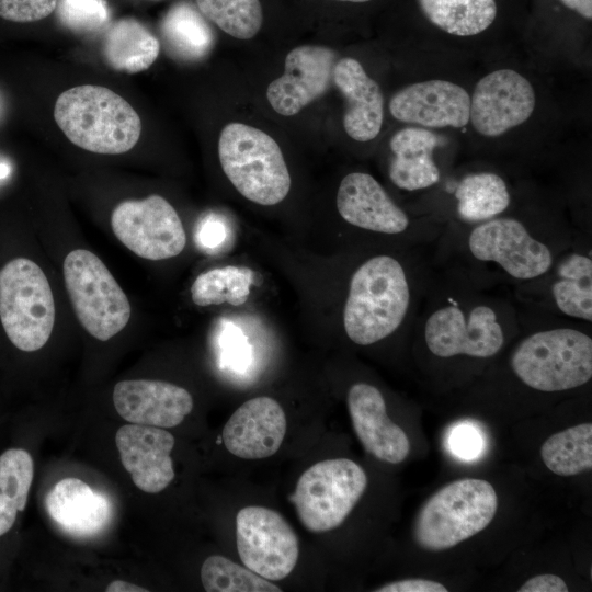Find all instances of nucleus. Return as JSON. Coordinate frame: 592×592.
<instances>
[{"label":"nucleus","mask_w":592,"mask_h":592,"mask_svg":"<svg viewBox=\"0 0 592 592\" xmlns=\"http://www.w3.org/2000/svg\"><path fill=\"white\" fill-rule=\"evenodd\" d=\"M411 304L412 286L403 264L391 255H375L351 276L344 331L358 345L379 342L400 328Z\"/></svg>","instance_id":"1"},{"label":"nucleus","mask_w":592,"mask_h":592,"mask_svg":"<svg viewBox=\"0 0 592 592\" xmlns=\"http://www.w3.org/2000/svg\"><path fill=\"white\" fill-rule=\"evenodd\" d=\"M509 308L478 294H449L430 306L423 319V339L437 357L494 356L505 342L506 326L513 325Z\"/></svg>","instance_id":"2"},{"label":"nucleus","mask_w":592,"mask_h":592,"mask_svg":"<svg viewBox=\"0 0 592 592\" xmlns=\"http://www.w3.org/2000/svg\"><path fill=\"white\" fill-rule=\"evenodd\" d=\"M54 117L72 144L95 153H124L141 134V121L134 107L100 86L83 84L64 91L55 103Z\"/></svg>","instance_id":"3"},{"label":"nucleus","mask_w":592,"mask_h":592,"mask_svg":"<svg viewBox=\"0 0 592 592\" xmlns=\"http://www.w3.org/2000/svg\"><path fill=\"white\" fill-rule=\"evenodd\" d=\"M510 365L514 375L532 389H573L592 377V339L574 327L536 330L517 343Z\"/></svg>","instance_id":"4"},{"label":"nucleus","mask_w":592,"mask_h":592,"mask_svg":"<svg viewBox=\"0 0 592 592\" xmlns=\"http://www.w3.org/2000/svg\"><path fill=\"white\" fill-rule=\"evenodd\" d=\"M218 157L224 173L247 200L271 206L291 189V175L278 144L259 128L229 123L220 132Z\"/></svg>","instance_id":"5"},{"label":"nucleus","mask_w":592,"mask_h":592,"mask_svg":"<svg viewBox=\"0 0 592 592\" xmlns=\"http://www.w3.org/2000/svg\"><path fill=\"white\" fill-rule=\"evenodd\" d=\"M497 509L498 497L490 482L473 478L453 481L421 508L414 540L429 551L449 549L485 530Z\"/></svg>","instance_id":"6"},{"label":"nucleus","mask_w":592,"mask_h":592,"mask_svg":"<svg viewBox=\"0 0 592 592\" xmlns=\"http://www.w3.org/2000/svg\"><path fill=\"white\" fill-rule=\"evenodd\" d=\"M0 319L21 351H37L48 341L55 301L46 275L34 261L16 258L0 270Z\"/></svg>","instance_id":"7"},{"label":"nucleus","mask_w":592,"mask_h":592,"mask_svg":"<svg viewBox=\"0 0 592 592\" xmlns=\"http://www.w3.org/2000/svg\"><path fill=\"white\" fill-rule=\"evenodd\" d=\"M64 277L76 316L92 337L106 341L125 328L130 318L127 296L94 253L71 251Z\"/></svg>","instance_id":"8"},{"label":"nucleus","mask_w":592,"mask_h":592,"mask_svg":"<svg viewBox=\"0 0 592 592\" xmlns=\"http://www.w3.org/2000/svg\"><path fill=\"white\" fill-rule=\"evenodd\" d=\"M466 247L476 261L492 263L505 276L522 282L544 277L559 255L543 235L508 216L474 225L467 235Z\"/></svg>","instance_id":"9"},{"label":"nucleus","mask_w":592,"mask_h":592,"mask_svg":"<svg viewBox=\"0 0 592 592\" xmlns=\"http://www.w3.org/2000/svg\"><path fill=\"white\" fill-rule=\"evenodd\" d=\"M367 486L364 469L348 458L314 464L299 477L292 501L301 524L321 533L339 527Z\"/></svg>","instance_id":"10"},{"label":"nucleus","mask_w":592,"mask_h":592,"mask_svg":"<svg viewBox=\"0 0 592 592\" xmlns=\"http://www.w3.org/2000/svg\"><path fill=\"white\" fill-rule=\"evenodd\" d=\"M111 226L125 247L147 260L177 257L186 244L185 230L177 210L156 194L119 203L112 213Z\"/></svg>","instance_id":"11"},{"label":"nucleus","mask_w":592,"mask_h":592,"mask_svg":"<svg viewBox=\"0 0 592 592\" xmlns=\"http://www.w3.org/2000/svg\"><path fill=\"white\" fill-rule=\"evenodd\" d=\"M236 543L244 567L267 580L286 578L298 560L296 533L269 508L246 506L237 513Z\"/></svg>","instance_id":"12"},{"label":"nucleus","mask_w":592,"mask_h":592,"mask_svg":"<svg viewBox=\"0 0 592 592\" xmlns=\"http://www.w3.org/2000/svg\"><path fill=\"white\" fill-rule=\"evenodd\" d=\"M534 109L531 82L512 69H499L477 82L469 121L480 135L498 137L526 122Z\"/></svg>","instance_id":"13"},{"label":"nucleus","mask_w":592,"mask_h":592,"mask_svg":"<svg viewBox=\"0 0 592 592\" xmlns=\"http://www.w3.org/2000/svg\"><path fill=\"white\" fill-rule=\"evenodd\" d=\"M335 53L325 46L303 45L285 58L284 73L272 81L266 98L273 110L293 116L321 96L330 87Z\"/></svg>","instance_id":"14"},{"label":"nucleus","mask_w":592,"mask_h":592,"mask_svg":"<svg viewBox=\"0 0 592 592\" xmlns=\"http://www.w3.org/2000/svg\"><path fill=\"white\" fill-rule=\"evenodd\" d=\"M469 109L468 92L446 80L409 84L396 92L389 101V112L397 121L431 128L466 126Z\"/></svg>","instance_id":"15"},{"label":"nucleus","mask_w":592,"mask_h":592,"mask_svg":"<svg viewBox=\"0 0 592 592\" xmlns=\"http://www.w3.org/2000/svg\"><path fill=\"white\" fill-rule=\"evenodd\" d=\"M115 442L121 462L138 489L158 493L171 483L174 469L170 454L174 437L170 432L129 423L117 430Z\"/></svg>","instance_id":"16"},{"label":"nucleus","mask_w":592,"mask_h":592,"mask_svg":"<svg viewBox=\"0 0 592 592\" xmlns=\"http://www.w3.org/2000/svg\"><path fill=\"white\" fill-rule=\"evenodd\" d=\"M117 413L129 423L162 429L179 425L193 409L191 394L162 380L129 379L113 390Z\"/></svg>","instance_id":"17"},{"label":"nucleus","mask_w":592,"mask_h":592,"mask_svg":"<svg viewBox=\"0 0 592 592\" xmlns=\"http://www.w3.org/2000/svg\"><path fill=\"white\" fill-rule=\"evenodd\" d=\"M286 433V417L281 405L262 396L243 402L228 419L223 430L225 447L244 459L274 455Z\"/></svg>","instance_id":"18"},{"label":"nucleus","mask_w":592,"mask_h":592,"mask_svg":"<svg viewBox=\"0 0 592 592\" xmlns=\"http://www.w3.org/2000/svg\"><path fill=\"white\" fill-rule=\"evenodd\" d=\"M340 216L357 228L384 235H401L410 218L371 174L352 172L340 182L337 193Z\"/></svg>","instance_id":"19"},{"label":"nucleus","mask_w":592,"mask_h":592,"mask_svg":"<svg viewBox=\"0 0 592 592\" xmlns=\"http://www.w3.org/2000/svg\"><path fill=\"white\" fill-rule=\"evenodd\" d=\"M346 401L353 429L364 448L379 460L403 462L410 442L405 431L388 418L382 392L373 385L357 383L350 387Z\"/></svg>","instance_id":"20"},{"label":"nucleus","mask_w":592,"mask_h":592,"mask_svg":"<svg viewBox=\"0 0 592 592\" xmlns=\"http://www.w3.org/2000/svg\"><path fill=\"white\" fill-rule=\"evenodd\" d=\"M50 519L67 534L91 538L110 524L113 506L102 492L78 478H64L55 483L45 500Z\"/></svg>","instance_id":"21"},{"label":"nucleus","mask_w":592,"mask_h":592,"mask_svg":"<svg viewBox=\"0 0 592 592\" xmlns=\"http://www.w3.org/2000/svg\"><path fill=\"white\" fill-rule=\"evenodd\" d=\"M332 81L345 100V133L356 141L374 139L379 134L384 119V96L377 82L351 57L335 62Z\"/></svg>","instance_id":"22"},{"label":"nucleus","mask_w":592,"mask_h":592,"mask_svg":"<svg viewBox=\"0 0 592 592\" xmlns=\"http://www.w3.org/2000/svg\"><path fill=\"white\" fill-rule=\"evenodd\" d=\"M440 137L428 128L406 127L395 133L389 146L394 153L388 168L390 181L405 191L428 189L440 180L433 149Z\"/></svg>","instance_id":"23"},{"label":"nucleus","mask_w":592,"mask_h":592,"mask_svg":"<svg viewBox=\"0 0 592 592\" xmlns=\"http://www.w3.org/2000/svg\"><path fill=\"white\" fill-rule=\"evenodd\" d=\"M548 276V300L558 314L592 321L591 251L576 249L558 255Z\"/></svg>","instance_id":"24"},{"label":"nucleus","mask_w":592,"mask_h":592,"mask_svg":"<svg viewBox=\"0 0 592 592\" xmlns=\"http://www.w3.org/2000/svg\"><path fill=\"white\" fill-rule=\"evenodd\" d=\"M102 53L114 70L136 73L156 61L160 43L139 21L125 18L114 22L106 31Z\"/></svg>","instance_id":"25"},{"label":"nucleus","mask_w":592,"mask_h":592,"mask_svg":"<svg viewBox=\"0 0 592 592\" xmlns=\"http://www.w3.org/2000/svg\"><path fill=\"white\" fill-rule=\"evenodd\" d=\"M454 195L457 216L474 225L501 216L511 203L506 182L488 171L465 175L456 185Z\"/></svg>","instance_id":"26"},{"label":"nucleus","mask_w":592,"mask_h":592,"mask_svg":"<svg viewBox=\"0 0 592 592\" xmlns=\"http://www.w3.org/2000/svg\"><path fill=\"white\" fill-rule=\"evenodd\" d=\"M161 32L172 55L184 60L205 57L214 45V33L203 15L186 2L173 5L161 24Z\"/></svg>","instance_id":"27"},{"label":"nucleus","mask_w":592,"mask_h":592,"mask_svg":"<svg viewBox=\"0 0 592 592\" xmlns=\"http://www.w3.org/2000/svg\"><path fill=\"white\" fill-rule=\"evenodd\" d=\"M423 15L435 26L456 36H473L487 30L497 16L496 0H418Z\"/></svg>","instance_id":"28"},{"label":"nucleus","mask_w":592,"mask_h":592,"mask_svg":"<svg viewBox=\"0 0 592 592\" xmlns=\"http://www.w3.org/2000/svg\"><path fill=\"white\" fill-rule=\"evenodd\" d=\"M34 475L33 459L22 448L7 449L0 456V536L13 526L18 512H22Z\"/></svg>","instance_id":"29"},{"label":"nucleus","mask_w":592,"mask_h":592,"mask_svg":"<svg viewBox=\"0 0 592 592\" xmlns=\"http://www.w3.org/2000/svg\"><path fill=\"white\" fill-rule=\"evenodd\" d=\"M540 455L546 467L559 476H573L592 468V424L581 423L545 441Z\"/></svg>","instance_id":"30"},{"label":"nucleus","mask_w":592,"mask_h":592,"mask_svg":"<svg viewBox=\"0 0 592 592\" xmlns=\"http://www.w3.org/2000/svg\"><path fill=\"white\" fill-rule=\"evenodd\" d=\"M254 272L247 266L227 265L201 273L191 286V297L197 306L243 305L250 295Z\"/></svg>","instance_id":"31"},{"label":"nucleus","mask_w":592,"mask_h":592,"mask_svg":"<svg viewBox=\"0 0 592 592\" xmlns=\"http://www.w3.org/2000/svg\"><path fill=\"white\" fill-rule=\"evenodd\" d=\"M201 581L207 592H281L282 590L247 567L214 555L202 565Z\"/></svg>","instance_id":"32"},{"label":"nucleus","mask_w":592,"mask_h":592,"mask_svg":"<svg viewBox=\"0 0 592 592\" xmlns=\"http://www.w3.org/2000/svg\"><path fill=\"white\" fill-rule=\"evenodd\" d=\"M198 10L227 34L252 38L262 26V7L259 0H195Z\"/></svg>","instance_id":"33"},{"label":"nucleus","mask_w":592,"mask_h":592,"mask_svg":"<svg viewBox=\"0 0 592 592\" xmlns=\"http://www.w3.org/2000/svg\"><path fill=\"white\" fill-rule=\"evenodd\" d=\"M58 15L68 29L92 33L106 25L110 10L105 0H60Z\"/></svg>","instance_id":"34"},{"label":"nucleus","mask_w":592,"mask_h":592,"mask_svg":"<svg viewBox=\"0 0 592 592\" xmlns=\"http://www.w3.org/2000/svg\"><path fill=\"white\" fill-rule=\"evenodd\" d=\"M446 442L451 453L463 460L480 457L486 444L482 431L470 421L454 424L448 431Z\"/></svg>","instance_id":"35"},{"label":"nucleus","mask_w":592,"mask_h":592,"mask_svg":"<svg viewBox=\"0 0 592 592\" xmlns=\"http://www.w3.org/2000/svg\"><path fill=\"white\" fill-rule=\"evenodd\" d=\"M57 8V0H0V16L7 21L27 23L43 20Z\"/></svg>","instance_id":"36"},{"label":"nucleus","mask_w":592,"mask_h":592,"mask_svg":"<svg viewBox=\"0 0 592 592\" xmlns=\"http://www.w3.org/2000/svg\"><path fill=\"white\" fill-rule=\"evenodd\" d=\"M377 592H446L447 589L428 579H406L395 581L376 589Z\"/></svg>","instance_id":"37"},{"label":"nucleus","mask_w":592,"mask_h":592,"mask_svg":"<svg viewBox=\"0 0 592 592\" xmlns=\"http://www.w3.org/2000/svg\"><path fill=\"white\" fill-rule=\"evenodd\" d=\"M226 228L215 216H207L198 226L197 242L205 248H214L225 238Z\"/></svg>","instance_id":"38"},{"label":"nucleus","mask_w":592,"mask_h":592,"mask_svg":"<svg viewBox=\"0 0 592 592\" xmlns=\"http://www.w3.org/2000/svg\"><path fill=\"white\" fill-rule=\"evenodd\" d=\"M566 582L555 574H539L528 579L519 592H567Z\"/></svg>","instance_id":"39"},{"label":"nucleus","mask_w":592,"mask_h":592,"mask_svg":"<svg viewBox=\"0 0 592 592\" xmlns=\"http://www.w3.org/2000/svg\"><path fill=\"white\" fill-rule=\"evenodd\" d=\"M567 8L576 11L587 20L592 19V0H560Z\"/></svg>","instance_id":"40"},{"label":"nucleus","mask_w":592,"mask_h":592,"mask_svg":"<svg viewBox=\"0 0 592 592\" xmlns=\"http://www.w3.org/2000/svg\"><path fill=\"white\" fill-rule=\"evenodd\" d=\"M106 592H148L149 590L138 587L124 580H114L106 589Z\"/></svg>","instance_id":"41"},{"label":"nucleus","mask_w":592,"mask_h":592,"mask_svg":"<svg viewBox=\"0 0 592 592\" xmlns=\"http://www.w3.org/2000/svg\"><path fill=\"white\" fill-rule=\"evenodd\" d=\"M11 168L8 163L0 162V180L7 178L10 174Z\"/></svg>","instance_id":"42"},{"label":"nucleus","mask_w":592,"mask_h":592,"mask_svg":"<svg viewBox=\"0 0 592 592\" xmlns=\"http://www.w3.org/2000/svg\"><path fill=\"white\" fill-rule=\"evenodd\" d=\"M338 1H346V2L360 3V2H367V1H371V0H338Z\"/></svg>","instance_id":"43"}]
</instances>
